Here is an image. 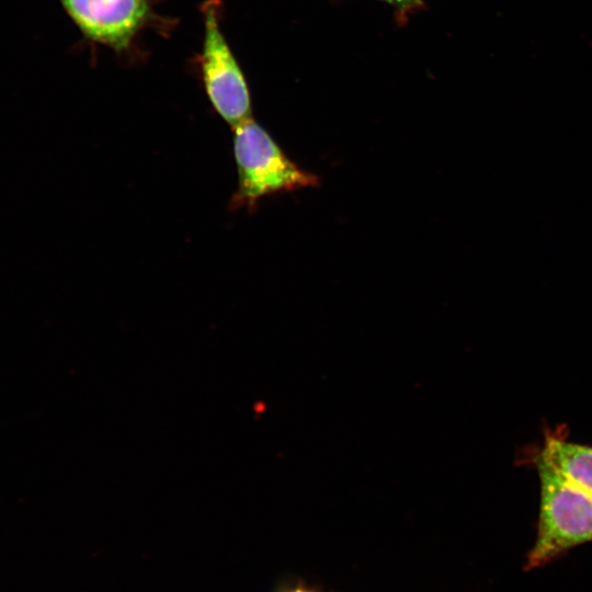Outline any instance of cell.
<instances>
[{"mask_svg":"<svg viewBox=\"0 0 592 592\" xmlns=\"http://www.w3.org/2000/svg\"><path fill=\"white\" fill-rule=\"evenodd\" d=\"M534 464L540 483V503L536 539L527 558L528 569L592 540V497L538 454Z\"/></svg>","mask_w":592,"mask_h":592,"instance_id":"6da1fadb","label":"cell"},{"mask_svg":"<svg viewBox=\"0 0 592 592\" xmlns=\"http://www.w3.org/2000/svg\"><path fill=\"white\" fill-rule=\"evenodd\" d=\"M234 130L238 185L230 208L253 209L264 196L318 183V178L295 164L270 134L252 118Z\"/></svg>","mask_w":592,"mask_h":592,"instance_id":"7a4b0ae2","label":"cell"},{"mask_svg":"<svg viewBox=\"0 0 592 592\" xmlns=\"http://www.w3.org/2000/svg\"><path fill=\"white\" fill-rule=\"evenodd\" d=\"M221 0H206L200 7L204 34L197 65L208 101L234 128L252 118V103L244 73L221 31Z\"/></svg>","mask_w":592,"mask_h":592,"instance_id":"3957f363","label":"cell"},{"mask_svg":"<svg viewBox=\"0 0 592 592\" xmlns=\"http://www.w3.org/2000/svg\"><path fill=\"white\" fill-rule=\"evenodd\" d=\"M86 39L127 54L148 29L169 32L172 22L152 0H57Z\"/></svg>","mask_w":592,"mask_h":592,"instance_id":"277c9868","label":"cell"},{"mask_svg":"<svg viewBox=\"0 0 592 592\" xmlns=\"http://www.w3.org/2000/svg\"><path fill=\"white\" fill-rule=\"evenodd\" d=\"M537 454L571 483L592 497V446L548 433Z\"/></svg>","mask_w":592,"mask_h":592,"instance_id":"5b68a950","label":"cell"},{"mask_svg":"<svg viewBox=\"0 0 592 592\" xmlns=\"http://www.w3.org/2000/svg\"><path fill=\"white\" fill-rule=\"evenodd\" d=\"M394 8L401 16L414 12L424 5L423 0H378Z\"/></svg>","mask_w":592,"mask_h":592,"instance_id":"8992f818","label":"cell"},{"mask_svg":"<svg viewBox=\"0 0 592 592\" xmlns=\"http://www.w3.org/2000/svg\"><path fill=\"white\" fill-rule=\"evenodd\" d=\"M289 592H316V591L307 589V588L298 587Z\"/></svg>","mask_w":592,"mask_h":592,"instance_id":"52a82bcc","label":"cell"}]
</instances>
